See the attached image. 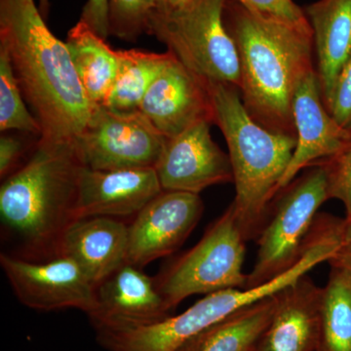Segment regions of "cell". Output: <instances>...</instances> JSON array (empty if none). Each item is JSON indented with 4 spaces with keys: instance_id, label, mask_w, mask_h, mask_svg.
Segmentation results:
<instances>
[{
    "instance_id": "obj_12",
    "label": "cell",
    "mask_w": 351,
    "mask_h": 351,
    "mask_svg": "<svg viewBox=\"0 0 351 351\" xmlns=\"http://www.w3.org/2000/svg\"><path fill=\"white\" fill-rule=\"evenodd\" d=\"M211 124L203 120L166 138L154 167L163 191L199 195L215 184L233 182L230 156L212 138Z\"/></svg>"
},
{
    "instance_id": "obj_32",
    "label": "cell",
    "mask_w": 351,
    "mask_h": 351,
    "mask_svg": "<svg viewBox=\"0 0 351 351\" xmlns=\"http://www.w3.org/2000/svg\"><path fill=\"white\" fill-rule=\"evenodd\" d=\"M191 0H159L158 7L160 9H171L188 3Z\"/></svg>"
},
{
    "instance_id": "obj_7",
    "label": "cell",
    "mask_w": 351,
    "mask_h": 351,
    "mask_svg": "<svg viewBox=\"0 0 351 351\" xmlns=\"http://www.w3.org/2000/svg\"><path fill=\"white\" fill-rule=\"evenodd\" d=\"M246 242L230 204L195 247L154 278L171 311L193 295L246 288L248 274L243 272Z\"/></svg>"
},
{
    "instance_id": "obj_19",
    "label": "cell",
    "mask_w": 351,
    "mask_h": 351,
    "mask_svg": "<svg viewBox=\"0 0 351 351\" xmlns=\"http://www.w3.org/2000/svg\"><path fill=\"white\" fill-rule=\"evenodd\" d=\"M304 11L313 32L316 73L327 108L341 69L351 55V0H318Z\"/></svg>"
},
{
    "instance_id": "obj_24",
    "label": "cell",
    "mask_w": 351,
    "mask_h": 351,
    "mask_svg": "<svg viewBox=\"0 0 351 351\" xmlns=\"http://www.w3.org/2000/svg\"><path fill=\"white\" fill-rule=\"evenodd\" d=\"M23 96L8 51L0 45V130L22 131L40 138V124L25 107Z\"/></svg>"
},
{
    "instance_id": "obj_29",
    "label": "cell",
    "mask_w": 351,
    "mask_h": 351,
    "mask_svg": "<svg viewBox=\"0 0 351 351\" xmlns=\"http://www.w3.org/2000/svg\"><path fill=\"white\" fill-rule=\"evenodd\" d=\"M108 2L110 0H88L83 7L80 18V21L89 25L91 29L106 40L110 36Z\"/></svg>"
},
{
    "instance_id": "obj_5",
    "label": "cell",
    "mask_w": 351,
    "mask_h": 351,
    "mask_svg": "<svg viewBox=\"0 0 351 351\" xmlns=\"http://www.w3.org/2000/svg\"><path fill=\"white\" fill-rule=\"evenodd\" d=\"M226 1L191 0L175 8H157L147 34L196 75L239 89V54L223 21Z\"/></svg>"
},
{
    "instance_id": "obj_27",
    "label": "cell",
    "mask_w": 351,
    "mask_h": 351,
    "mask_svg": "<svg viewBox=\"0 0 351 351\" xmlns=\"http://www.w3.org/2000/svg\"><path fill=\"white\" fill-rule=\"evenodd\" d=\"M251 12L295 27H311L304 11L293 0H234Z\"/></svg>"
},
{
    "instance_id": "obj_3",
    "label": "cell",
    "mask_w": 351,
    "mask_h": 351,
    "mask_svg": "<svg viewBox=\"0 0 351 351\" xmlns=\"http://www.w3.org/2000/svg\"><path fill=\"white\" fill-rule=\"evenodd\" d=\"M84 166L75 142L39 140L27 163L4 180L0 217L17 250L12 256L34 262L59 257L64 234L76 221Z\"/></svg>"
},
{
    "instance_id": "obj_33",
    "label": "cell",
    "mask_w": 351,
    "mask_h": 351,
    "mask_svg": "<svg viewBox=\"0 0 351 351\" xmlns=\"http://www.w3.org/2000/svg\"><path fill=\"white\" fill-rule=\"evenodd\" d=\"M345 244L351 243V219H346L345 232H343Z\"/></svg>"
},
{
    "instance_id": "obj_18",
    "label": "cell",
    "mask_w": 351,
    "mask_h": 351,
    "mask_svg": "<svg viewBox=\"0 0 351 351\" xmlns=\"http://www.w3.org/2000/svg\"><path fill=\"white\" fill-rule=\"evenodd\" d=\"M128 226L110 217L77 219L64 233L59 257L71 258L98 287L125 265Z\"/></svg>"
},
{
    "instance_id": "obj_2",
    "label": "cell",
    "mask_w": 351,
    "mask_h": 351,
    "mask_svg": "<svg viewBox=\"0 0 351 351\" xmlns=\"http://www.w3.org/2000/svg\"><path fill=\"white\" fill-rule=\"evenodd\" d=\"M223 21L237 46L247 112L270 131L295 136L293 97L314 69L313 29L263 17L234 0H226Z\"/></svg>"
},
{
    "instance_id": "obj_30",
    "label": "cell",
    "mask_w": 351,
    "mask_h": 351,
    "mask_svg": "<svg viewBox=\"0 0 351 351\" xmlns=\"http://www.w3.org/2000/svg\"><path fill=\"white\" fill-rule=\"evenodd\" d=\"M24 154V145L19 138L11 135L0 138V177L5 180L16 172V167Z\"/></svg>"
},
{
    "instance_id": "obj_16",
    "label": "cell",
    "mask_w": 351,
    "mask_h": 351,
    "mask_svg": "<svg viewBox=\"0 0 351 351\" xmlns=\"http://www.w3.org/2000/svg\"><path fill=\"white\" fill-rule=\"evenodd\" d=\"M162 191L154 167L101 171L84 166L78 180L75 219L136 216Z\"/></svg>"
},
{
    "instance_id": "obj_20",
    "label": "cell",
    "mask_w": 351,
    "mask_h": 351,
    "mask_svg": "<svg viewBox=\"0 0 351 351\" xmlns=\"http://www.w3.org/2000/svg\"><path fill=\"white\" fill-rule=\"evenodd\" d=\"M66 44L90 103L93 107L105 105L119 75V51L82 21L69 32Z\"/></svg>"
},
{
    "instance_id": "obj_8",
    "label": "cell",
    "mask_w": 351,
    "mask_h": 351,
    "mask_svg": "<svg viewBox=\"0 0 351 351\" xmlns=\"http://www.w3.org/2000/svg\"><path fill=\"white\" fill-rule=\"evenodd\" d=\"M295 279L294 272L287 271L258 287L212 293L179 315L128 331L97 334V341L108 351H179L200 332L243 307L276 294Z\"/></svg>"
},
{
    "instance_id": "obj_34",
    "label": "cell",
    "mask_w": 351,
    "mask_h": 351,
    "mask_svg": "<svg viewBox=\"0 0 351 351\" xmlns=\"http://www.w3.org/2000/svg\"><path fill=\"white\" fill-rule=\"evenodd\" d=\"M39 1V10H40L43 16L47 15L48 9H49V0H38Z\"/></svg>"
},
{
    "instance_id": "obj_17",
    "label": "cell",
    "mask_w": 351,
    "mask_h": 351,
    "mask_svg": "<svg viewBox=\"0 0 351 351\" xmlns=\"http://www.w3.org/2000/svg\"><path fill=\"white\" fill-rule=\"evenodd\" d=\"M322 294L306 274L277 292L276 311L254 351H316Z\"/></svg>"
},
{
    "instance_id": "obj_9",
    "label": "cell",
    "mask_w": 351,
    "mask_h": 351,
    "mask_svg": "<svg viewBox=\"0 0 351 351\" xmlns=\"http://www.w3.org/2000/svg\"><path fill=\"white\" fill-rule=\"evenodd\" d=\"M141 110L94 107L75 144L82 162L93 170L156 167L166 142Z\"/></svg>"
},
{
    "instance_id": "obj_11",
    "label": "cell",
    "mask_w": 351,
    "mask_h": 351,
    "mask_svg": "<svg viewBox=\"0 0 351 351\" xmlns=\"http://www.w3.org/2000/svg\"><path fill=\"white\" fill-rule=\"evenodd\" d=\"M199 195L163 191L128 226L127 263L143 267L177 251L203 214Z\"/></svg>"
},
{
    "instance_id": "obj_4",
    "label": "cell",
    "mask_w": 351,
    "mask_h": 351,
    "mask_svg": "<svg viewBox=\"0 0 351 351\" xmlns=\"http://www.w3.org/2000/svg\"><path fill=\"white\" fill-rule=\"evenodd\" d=\"M213 123L221 129L232 162V203L247 242L257 239L279 193V184L297 145V137L261 125L247 112L239 88L208 82Z\"/></svg>"
},
{
    "instance_id": "obj_22",
    "label": "cell",
    "mask_w": 351,
    "mask_h": 351,
    "mask_svg": "<svg viewBox=\"0 0 351 351\" xmlns=\"http://www.w3.org/2000/svg\"><path fill=\"white\" fill-rule=\"evenodd\" d=\"M119 75L106 107L119 112L138 110L149 87L165 68L171 56L141 50L119 51Z\"/></svg>"
},
{
    "instance_id": "obj_14",
    "label": "cell",
    "mask_w": 351,
    "mask_h": 351,
    "mask_svg": "<svg viewBox=\"0 0 351 351\" xmlns=\"http://www.w3.org/2000/svg\"><path fill=\"white\" fill-rule=\"evenodd\" d=\"M138 110L166 138L175 137L203 120L213 123L207 80L189 71L173 55L149 87Z\"/></svg>"
},
{
    "instance_id": "obj_15",
    "label": "cell",
    "mask_w": 351,
    "mask_h": 351,
    "mask_svg": "<svg viewBox=\"0 0 351 351\" xmlns=\"http://www.w3.org/2000/svg\"><path fill=\"white\" fill-rule=\"evenodd\" d=\"M292 117L297 145L279 184V191L301 171L335 156L351 137V132L339 125L327 110L315 69L298 83L293 97Z\"/></svg>"
},
{
    "instance_id": "obj_28",
    "label": "cell",
    "mask_w": 351,
    "mask_h": 351,
    "mask_svg": "<svg viewBox=\"0 0 351 351\" xmlns=\"http://www.w3.org/2000/svg\"><path fill=\"white\" fill-rule=\"evenodd\" d=\"M327 110L339 125L351 132V55L341 69Z\"/></svg>"
},
{
    "instance_id": "obj_21",
    "label": "cell",
    "mask_w": 351,
    "mask_h": 351,
    "mask_svg": "<svg viewBox=\"0 0 351 351\" xmlns=\"http://www.w3.org/2000/svg\"><path fill=\"white\" fill-rule=\"evenodd\" d=\"M276 302V293L243 307L196 335L179 351H254L269 326Z\"/></svg>"
},
{
    "instance_id": "obj_26",
    "label": "cell",
    "mask_w": 351,
    "mask_h": 351,
    "mask_svg": "<svg viewBox=\"0 0 351 351\" xmlns=\"http://www.w3.org/2000/svg\"><path fill=\"white\" fill-rule=\"evenodd\" d=\"M318 164L326 172L330 199L341 201L346 208V219H351V137L341 151Z\"/></svg>"
},
{
    "instance_id": "obj_25",
    "label": "cell",
    "mask_w": 351,
    "mask_h": 351,
    "mask_svg": "<svg viewBox=\"0 0 351 351\" xmlns=\"http://www.w3.org/2000/svg\"><path fill=\"white\" fill-rule=\"evenodd\" d=\"M159 0H110V34L127 41H135L149 32V23Z\"/></svg>"
},
{
    "instance_id": "obj_1",
    "label": "cell",
    "mask_w": 351,
    "mask_h": 351,
    "mask_svg": "<svg viewBox=\"0 0 351 351\" xmlns=\"http://www.w3.org/2000/svg\"><path fill=\"white\" fill-rule=\"evenodd\" d=\"M0 45L40 124L39 140L75 142L94 107L68 46L48 29L34 0H0Z\"/></svg>"
},
{
    "instance_id": "obj_10",
    "label": "cell",
    "mask_w": 351,
    "mask_h": 351,
    "mask_svg": "<svg viewBox=\"0 0 351 351\" xmlns=\"http://www.w3.org/2000/svg\"><path fill=\"white\" fill-rule=\"evenodd\" d=\"M0 265L17 299L29 308H75L89 315L96 307V286L71 258L34 262L1 253Z\"/></svg>"
},
{
    "instance_id": "obj_6",
    "label": "cell",
    "mask_w": 351,
    "mask_h": 351,
    "mask_svg": "<svg viewBox=\"0 0 351 351\" xmlns=\"http://www.w3.org/2000/svg\"><path fill=\"white\" fill-rule=\"evenodd\" d=\"M329 199L326 172L320 164L306 168L279 191L257 239V260L245 289L269 282L299 262L318 210Z\"/></svg>"
},
{
    "instance_id": "obj_13",
    "label": "cell",
    "mask_w": 351,
    "mask_h": 351,
    "mask_svg": "<svg viewBox=\"0 0 351 351\" xmlns=\"http://www.w3.org/2000/svg\"><path fill=\"white\" fill-rule=\"evenodd\" d=\"M170 307L156 280L125 263L97 287V304L88 315L96 334L128 331L169 317Z\"/></svg>"
},
{
    "instance_id": "obj_23",
    "label": "cell",
    "mask_w": 351,
    "mask_h": 351,
    "mask_svg": "<svg viewBox=\"0 0 351 351\" xmlns=\"http://www.w3.org/2000/svg\"><path fill=\"white\" fill-rule=\"evenodd\" d=\"M316 351H351V282L335 269L323 288Z\"/></svg>"
},
{
    "instance_id": "obj_31",
    "label": "cell",
    "mask_w": 351,
    "mask_h": 351,
    "mask_svg": "<svg viewBox=\"0 0 351 351\" xmlns=\"http://www.w3.org/2000/svg\"><path fill=\"white\" fill-rule=\"evenodd\" d=\"M328 263L331 269L341 271L351 282V243L343 244Z\"/></svg>"
}]
</instances>
